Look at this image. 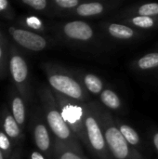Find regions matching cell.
I'll return each instance as SVG.
<instances>
[{
    "label": "cell",
    "instance_id": "24",
    "mask_svg": "<svg viewBox=\"0 0 158 159\" xmlns=\"http://www.w3.org/2000/svg\"><path fill=\"white\" fill-rule=\"evenodd\" d=\"M0 14L7 19L13 18V9L7 0H0Z\"/></svg>",
    "mask_w": 158,
    "mask_h": 159
},
{
    "label": "cell",
    "instance_id": "22",
    "mask_svg": "<svg viewBox=\"0 0 158 159\" xmlns=\"http://www.w3.org/2000/svg\"><path fill=\"white\" fill-rule=\"evenodd\" d=\"M21 3L37 11H42L46 9L47 6V0H21Z\"/></svg>",
    "mask_w": 158,
    "mask_h": 159
},
{
    "label": "cell",
    "instance_id": "25",
    "mask_svg": "<svg viewBox=\"0 0 158 159\" xmlns=\"http://www.w3.org/2000/svg\"><path fill=\"white\" fill-rule=\"evenodd\" d=\"M54 3L62 8H72L78 7L79 2L77 0H55Z\"/></svg>",
    "mask_w": 158,
    "mask_h": 159
},
{
    "label": "cell",
    "instance_id": "18",
    "mask_svg": "<svg viewBox=\"0 0 158 159\" xmlns=\"http://www.w3.org/2000/svg\"><path fill=\"white\" fill-rule=\"evenodd\" d=\"M8 68V59L7 55L6 43L4 38H0V78H4Z\"/></svg>",
    "mask_w": 158,
    "mask_h": 159
},
{
    "label": "cell",
    "instance_id": "26",
    "mask_svg": "<svg viewBox=\"0 0 158 159\" xmlns=\"http://www.w3.org/2000/svg\"><path fill=\"white\" fill-rule=\"evenodd\" d=\"M30 159H46L45 157L43 156V154L41 152H38V151H33L31 153V156H30Z\"/></svg>",
    "mask_w": 158,
    "mask_h": 159
},
{
    "label": "cell",
    "instance_id": "5",
    "mask_svg": "<svg viewBox=\"0 0 158 159\" xmlns=\"http://www.w3.org/2000/svg\"><path fill=\"white\" fill-rule=\"evenodd\" d=\"M105 141L110 151L116 159H127L129 156L128 142L123 137L119 129L110 126L105 130Z\"/></svg>",
    "mask_w": 158,
    "mask_h": 159
},
{
    "label": "cell",
    "instance_id": "2",
    "mask_svg": "<svg viewBox=\"0 0 158 159\" xmlns=\"http://www.w3.org/2000/svg\"><path fill=\"white\" fill-rule=\"evenodd\" d=\"M8 70L18 92L24 100H27L29 96V68L25 59L16 48H11L9 50Z\"/></svg>",
    "mask_w": 158,
    "mask_h": 159
},
{
    "label": "cell",
    "instance_id": "14",
    "mask_svg": "<svg viewBox=\"0 0 158 159\" xmlns=\"http://www.w3.org/2000/svg\"><path fill=\"white\" fill-rule=\"evenodd\" d=\"M84 83H85L87 89L94 94L100 93L103 88V84H102V80L97 75H95L93 74H88L84 77Z\"/></svg>",
    "mask_w": 158,
    "mask_h": 159
},
{
    "label": "cell",
    "instance_id": "19",
    "mask_svg": "<svg viewBox=\"0 0 158 159\" xmlns=\"http://www.w3.org/2000/svg\"><path fill=\"white\" fill-rule=\"evenodd\" d=\"M11 140L5 134L3 130H0V150L4 153L6 159H7L12 154Z\"/></svg>",
    "mask_w": 158,
    "mask_h": 159
},
{
    "label": "cell",
    "instance_id": "23",
    "mask_svg": "<svg viewBox=\"0 0 158 159\" xmlns=\"http://www.w3.org/2000/svg\"><path fill=\"white\" fill-rule=\"evenodd\" d=\"M23 25L27 26L28 28H31L33 30H41L43 28V24L41 22V20L34 16H30L27 17L23 20V21L21 22Z\"/></svg>",
    "mask_w": 158,
    "mask_h": 159
},
{
    "label": "cell",
    "instance_id": "28",
    "mask_svg": "<svg viewBox=\"0 0 158 159\" xmlns=\"http://www.w3.org/2000/svg\"><path fill=\"white\" fill-rule=\"evenodd\" d=\"M154 144H155L156 150L158 151V132L157 133H156L155 136H154Z\"/></svg>",
    "mask_w": 158,
    "mask_h": 159
},
{
    "label": "cell",
    "instance_id": "16",
    "mask_svg": "<svg viewBox=\"0 0 158 159\" xmlns=\"http://www.w3.org/2000/svg\"><path fill=\"white\" fill-rule=\"evenodd\" d=\"M55 154L56 159H84L76 152L73 151L70 148H67L65 145L61 144L60 143H57Z\"/></svg>",
    "mask_w": 158,
    "mask_h": 159
},
{
    "label": "cell",
    "instance_id": "9",
    "mask_svg": "<svg viewBox=\"0 0 158 159\" xmlns=\"http://www.w3.org/2000/svg\"><path fill=\"white\" fill-rule=\"evenodd\" d=\"M2 130L11 141H18L22 137V129L16 122L7 108H4L1 115Z\"/></svg>",
    "mask_w": 158,
    "mask_h": 159
},
{
    "label": "cell",
    "instance_id": "21",
    "mask_svg": "<svg viewBox=\"0 0 158 159\" xmlns=\"http://www.w3.org/2000/svg\"><path fill=\"white\" fill-rule=\"evenodd\" d=\"M132 22L141 28H151L154 26L155 21L152 19V17L147 16H137L132 19Z\"/></svg>",
    "mask_w": 158,
    "mask_h": 159
},
{
    "label": "cell",
    "instance_id": "8",
    "mask_svg": "<svg viewBox=\"0 0 158 159\" xmlns=\"http://www.w3.org/2000/svg\"><path fill=\"white\" fill-rule=\"evenodd\" d=\"M33 136L38 150L42 153H48L51 147V140L47 127L43 122L36 120L34 123Z\"/></svg>",
    "mask_w": 158,
    "mask_h": 159
},
{
    "label": "cell",
    "instance_id": "1",
    "mask_svg": "<svg viewBox=\"0 0 158 159\" xmlns=\"http://www.w3.org/2000/svg\"><path fill=\"white\" fill-rule=\"evenodd\" d=\"M41 99L43 101L44 109L46 112V120L47 126L53 132V134L60 141H68L72 136V132L69 125L65 122L61 111L55 105V102L47 89L42 90Z\"/></svg>",
    "mask_w": 158,
    "mask_h": 159
},
{
    "label": "cell",
    "instance_id": "7",
    "mask_svg": "<svg viewBox=\"0 0 158 159\" xmlns=\"http://www.w3.org/2000/svg\"><path fill=\"white\" fill-rule=\"evenodd\" d=\"M63 33L71 39L87 41L93 35L92 28L82 20H74L67 22L63 27Z\"/></svg>",
    "mask_w": 158,
    "mask_h": 159
},
{
    "label": "cell",
    "instance_id": "6",
    "mask_svg": "<svg viewBox=\"0 0 158 159\" xmlns=\"http://www.w3.org/2000/svg\"><path fill=\"white\" fill-rule=\"evenodd\" d=\"M85 128L87 130L88 139L92 148L99 153L103 152L105 148V140L99 123L92 116H88L86 117Z\"/></svg>",
    "mask_w": 158,
    "mask_h": 159
},
{
    "label": "cell",
    "instance_id": "3",
    "mask_svg": "<svg viewBox=\"0 0 158 159\" xmlns=\"http://www.w3.org/2000/svg\"><path fill=\"white\" fill-rule=\"evenodd\" d=\"M7 32L12 39L25 49L38 52L45 49L47 46L45 37L30 30L10 26L8 27Z\"/></svg>",
    "mask_w": 158,
    "mask_h": 159
},
{
    "label": "cell",
    "instance_id": "20",
    "mask_svg": "<svg viewBox=\"0 0 158 159\" xmlns=\"http://www.w3.org/2000/svg\"><path fill=\"white\" fill-rule=\"evenodd\" d=\"M139 14L141 16H156L158 15V4L157 3H148L140 7Z\"/></svg>",
    "mask_w": 158,
    "mask_h": 159
},
{
    "label": "cell",
    "instance_id": "30",
    "mask_svg": "<svg viewBox=\"0 0 158 159\" xmlns=\"http://www.w3.org/2000/svg\"><path fill=\"white\" fill-rule=\"evenodd\" d=\"M0 38H4V34L1 32V30H0Z\"/></svg>",
    "mask_w": 158,
    "mask_h": 159
},
{
    "label": "cell",
    "instance_id": "29",
    "mask_svg": "<svg viewBox=\"0 0 158 159\" xmlns=\"http://www.w3.org/2000/svg\"><path fill=\"white\" fill-rule=\"evenodd\" d=\"M0 159H6V157L4 155V153L0 150Z\"/></svg>",
    "mask_w": 158,
    "mask_h": 159
},
{
    "label": "cell",
    "instance_id": "12",
    "mask_svg": "<svg viewBox=\"0 0 158 159\" xmlns=\"http://www.w3.org/2000/svg\"><path fill=\"white\" fill-rule=\"evenodd\" d=\"M109 33L112 36L119 39H129L134 35L132 28L117 23H113L109 26Z\"/></svg>",
    "mask_w": 158,
    "mask_h": 159
},
{
    "label": "cell",
    "instance_id": "15",
    "mask_svg": "<svg viewBox=\"0 0 158 159\" xmlns=\"http://www.w3.org/2000/svg\"><path fill=\"white\" fill-rule=\"evenodd\" d=\"M138 65L142 70H150L158 67V52L149 53L138 61Z\"/></svg>",
    "mask_w": 158,
    "mask_h": 159
},
{
    "label": "cell",
    "instance_id": "4",
    "mask_svg": "<svg viewBox=\"0 0 158 159\" xmlns=\"http://www.w3.org/2000/svg\"><path fill=\"white\" fill-rule=\"evenodd\" d=\"M47 80L51 88L56 91L75 100H81L83 98V90L81 86L71 76L48 71Z\"/></svg>",
    "mask_w": 158,
    "mask_h": 159
},
{
    "label": "cell",
    "instance_id": "17",
    "mask_svg": "<svg viewBox=\"0 0 158 159\" xmlns=\"http://www.w3.org/2000/svg\"><path fill=\"white\" fill-rule=\"evenodd\" d=\"M119 130L122 133L125 140L128 142V143H129L131 145H134V146L139 144V143H140L139 134L131 127H129L128 125H121Z\"/></svg>",
    "mask_w": 158,
    "mask_h": 159
},
{
    "label": "cell",
    "instance_id": "10",
    "mask_svg": "<svg viewBox=\"0 0 158 159\" xmlns=\"http://www.w3.org/2000/svg\"><path fill=\"white\" fill-rule=\"evenodd\" d=\"M10 113L19 126L23 129L26 121V107L24 99L19 92L13 91L9 98Z\"/></svg>",
    "mask_w": 158,
    "mask_h": 159
},
{
    "label": "cell",
    "instance_id": "13",
    "mask_svg": "<svg viewBox=\"0 0 158 159\" xmlns=\"http://www.w3.org/2000/svg\"><path fill=\"white\" fill-rule=\"evenodd\" d=\"M101 100L105 106H107L108 108L113 109V110L118 109L121 105L119 97L111 89L103 90L101 95Z\"/></svg>",
    "mask_w": 158,
    "mask_h": 159
},
{
    "label": "cell",
    "instance_id": "27",
    "mask_svg": "<svg viewBox=\"0 0 158 159\" xmlns=\"http://www.w3.org/2000/svg\"><path fill=\"white\" fill-rule=\"evenodd\" d=\"M7 159H20V149H15Z\"/></svg>",
    "mask_w": 158,
    "mask_h": 159
},
{
    "label": "cell",
    "instance_id": "11",
    "mask_svg": "<svg viewBox=\"0 0 158 159\" xmlns=\"http://www.w3.org/2000/svg\"><path fill=\"white\" fill-rule=\"evenodd\" d=\"M104 9V7L101 3H84L77 7L76 12L79 16L88 17L101 14Z\"/></svg>",
    "mask_w": 158,
    "mask_h": 159
}]
</instances>
